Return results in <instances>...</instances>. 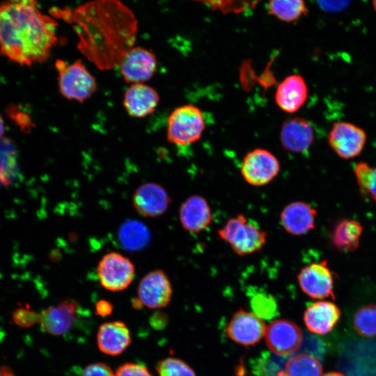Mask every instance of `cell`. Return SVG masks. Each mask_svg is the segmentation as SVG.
I'll return each instance as SVG.
<instances>
[{
    "label": "cell",
    "instance_id": "obj_1",
    "mask_svg": "<svg viewBox=\"0 0 376 376\" xmlns=\"http://www.w3.org/2000/svg\"><path fill=\"white\" fill-rule=\"evenodd\" d=\"M50 13L74 24L79 37L80 51L102 69L118 65L123 55L133 47L136 21L119 1H95L73 12L52 8Z\"/></svg>",
    "mask_w": 376,
    "mask_h": 376
},
{
    "label": "cell",
    "instance_id": "obj_2",
    "mask_svg": "<svg viewBox=\"0 0 376 376\" xmlns=\"http://www.w3.org/2000/svg\"><path fill=\"white\" fill-rule=\"evenodd\" d=\"M56 21L31 0L0 5V53L21 65L45 61L56 45Z\"/></svg>",
    "mask_w": 376,
    "mask_h": 376
},
{
    "label": "cell",
    "instance_id": "obj_3",
    "mask_svg": "<svg viewBox=\"0 0 376 376\" xmlns=\"http://www.w3.org/2000/svg\"><path fill=\"white\" fill-rule=\"evenodd\" d=\"M217 235L240 256L259 251L267 240V232L242 214L230 218L217 230Z\"/></svg>",
    "mask_w": 376,
    "mask_h": 376
},
{
    "label": "cell",
    "instance_id": "obj_4",
    "mask_svg": "<svg viewBox=\"0 0 376 376\" xmlns=\"http://www.w3.org/2000/svg\"><path fill=\"white\" fill-rule=\"evenodd\" d=\"M204 130L205 120L200 109L193 104L183 105L169 117L167 139L175 145H189L197 141Z\"/></svg>",
    "mask_w": 376,
    "mask_h": 376
},
{
    "label": "cell",
    "instance_id": "obj_5",
    "mask_svg": "<svg viewBox=\"0 0 376 376\" xmlns=\"http://www.w3.org/2000/svg\"><path fill=\"white\" fill-rule=\"evenodd\" d=\"M55 67L58 75L59 91L65 98L82 102L96 91L95 79L81 61L68 64L57 60Z\"/></svg>",
    "mask_w": 376,
    "mask_h": 376
},
{
    "label": "cell",
    "instance_id": "obj_6",
    "mask_svg": "<svg viewBox=\"0 0 376 376\" xmlns=\"http://www.w3.org/2000/svg\"><path fill=\"white\" fill-rule=\"evenodd\" d=\"M97 274L100 285L113 292L126 289L132 282L135 267L133 263L118 252H109L100 260Z\"/></svg>",
    "mask_w": 376,
    "mask_h": 376
},
{
    "label": "cell",
    "instance_id": "obj_7",
    "mask_svg": "<svg viewBox=\"0 0 376 376\" xmlns=\"http://www.w3.org/2000/svg\"><path fill=\"white\" fill-rule=\"evenodd\" d=\"M280 169L279 161L273 153L264 148H256L244 157L240 173L248 184L261 187L271 182Z\"/></svg>",
    "mask_w": 376,
    "mask_h": 376
},
{
    "label": "cell",
    "instance_id": "obj_8",
    "mask_svg": "<svg viewBox=\"0 0 376 376\" xmlns=\"http://www.w3.org/2000/svg\"><path fill=\"white\" fill-rule=\"evenodd\" d=\"M366 140V133L362 128L345 121L334 123L328 136L331 148L338 157L345 159L360 155Z\"/></svg>",
    "mask_w": 376,
    "mask_h": 376
},
{
    "label": "cell",
    "instance_id": "obj_9",
    "mask_svg": "<svg viewBox=\"0 0 376 376\" xmlns=\"http://www.w3.org/2000/svg\"><path fill=\"white\" fill-rule=\"evenodd\" d=\"M301 290L313 299L331 297L334 292V273L326 260L315 262L304 267L297 275Z\"/></svg>",
    "mask_w": 376,
    "mask_h": 376
},
{
    "label": "cell",
    "instance_id": "obj_10",
    "mask_svg": "<svg viewBox=\"0 0 376 376\" xmlns=\"http://www.w3.org/2000/svg\"><path fill=\"white\" fill-rule=\"evenodd\" d=\"M265 341L269 349L279 356H289L301 347L303 333L294 322L275 320L267 327Z\"/></svg>",
    "mask_w": 376,
    "mask_h": 376
},
{
    "label": "cell",
    "instance_id": "obj_11",
    "mask_svg": "<svg viewBox=\"0 0 376 376\" xmlns=\"http://www.w3.org/2000/svg\"><path fill=\"white\" fill-rule=\"evenodd\" d=\"M172 285L164 272L155 269L147 273L139 281L138 299L143 306L157 309L166 306L172 297Z\"/></svg>",
    "mask_w": 376,
    "mask_h": 376
},
{
    "label": "cell",
    "instance_id": "obj_12",
    "mask_svg": "<svg viewBox=\"0 0 376 376\" xmlns=\"http://www.w3.org/2000/svg\"><path fill=\"white\" fill-rule=\"evenodd\" d=\"M118 65L125 81L142 84L150 79L156 71L157 59L149 50L133 47L123 55Z\"/></svg>",
    "mask_w": 376,
    "mask_h": 376
},
{
    "label": "cell",
    "instance_id": "obj_13",
    "mask_svg": "<svg viewBox=\"0 0 376 376\" xmlns=\"http://www.w3.org/2000/svg\"><path fill=\"white\" fill-rule=\"evenodd\" d=\"M266 326L253 313L240 309L234 313L226 327L228 337L234 342L251 346L258 343L265 335Z\"/></svg>",
    "mask_w": 376,
    "mask_h": 376
},
{
    "label": "cell",
    "instance_id": "obj_14",
    "mask_svg": "<svg viewBox=\"0 0 376 376\" xmlns=\"http://www.w3.org/2000/svg\"><path fill=\"white\" fill-rule=\"evenodd\" d=\"M171 198L159 184L146 182L139 186L132 196L136 212L146 217H157L168 209Z\"/></svg>",
    "mask_w": 376,
    "mask_h": 376
},
{
    "label": "cell",
    "instance_id": "obj_15",
    "mask_svg": "<svg viewBox=\"0 0 376 376\" xmlns=\"http://www.w3.org/2000/svg\"><path fill=\"white\" fill-rule=\"evenodd\" d=\"M317 210L311 204L295 201L287 204L281 211L280 223L286 233L303 235L315 227Z\"/></svg>",
    "mask_w": 376,
    "mask_h": 376
},
{
    "label": "cell",
    "instance_id": "obj_16",
    "mask_svg": "<svg viewBox=\"0 0 376 376\" xmlns=\"http://www.w3.org/2000/svg\"><path fill=\"white\" fill-rule=\"evenodd\" d=\"M179 219L183 229L190 233L205 230L212 221V210L207 199L198 194L189 196L180 205Z\"/></svg>",
    "mask_w": 376,
    "mask_h": 376
},
{
    "label": "cell",
    "instance_id": "obj_17",
    "mask_svg": "<svg viewBox=\"0 0 376 376\" xmlns=\"http://www.w3.org/2000/svg\"><path fill=\"white\" fill-rule=\"evenodd\" d=\"M78 309V304L71 299L63 300L56 306L46 308L40 313L42 329L53 336L65 334L75 323Z\"/></svg>",
    "mask_w": 376,
    "mask_h": 376
},
{
    "label": "cell",
    "instance_id": "obj_18",
    "mask_svg": "<svg viewBox=\"0 0 376 376\" xmlns=\"http://www.w3.org/2000/svg\"><path fill=\"white\" fill-rule=\"evenodd\" d=\"M314 139L313 127L304 118H290L282 125L280 140L282 146L287 151L303 153L310 148Z\"/></svg>",
    "mask_w": 376,
    "mask_h": 376
},
{
    "label": "cell",
    "instance_id": "obj_19",
    "mask_svg": "<svg viewBox=\"0 0 376 376\" xmlns=\"http://www.w3.org/2000/svg\"><path fill=\"white\" fill-rule=\"evenodd\" d=\"M340 318L339 308L333 302L319 301L309 305L304 315L308 329L313 334L324 335L329 333Z\"/></svg>",
    "mask_w": 376,
    "mask_h": 376
},
{
    "label": "cell",
    "instance_id": "obj_20",
    "mask_svg": "<svg viewBox=\"0 0 376 376\" xmlns=\"http://www.w3.org/2000/svg\"><path fill=\"white\" fill-rule=\"evenodd\" d=\"M307 96L308 88L304 79L299 75H291L278 85L275 100L281 110L292 113L303 106Z\"/></svg>",
    "mask_w": 376,
    "mask_h": 376
},
{
    "label": "cell",
    "instance_id": "obj_21",
    "mask_svg": "<svg viewBox=\"0 0 376 376\" xmlns=\"http://www.w3.org/2000/svg\"><path fill=\"white\" fill-rule=\"evenodd\" d=\"M131 340L130 331L122 321L105 322L98 329L97 347L105 354H120L129 347Z\"/></svg>",
    "mask_w": 376,
    "mask_h": 376
},
{
    "label": "cell",
    "instance_id": "obj_22",
    "mask_svg": "<svg viewBox=\"0 0 376 376\" xmlns=\"http://www.w3.org/2000/svg\"><path fill=\"white\" fill-rule=\"evenodd\" d=\"M159 100V95L153 88L143 84H134L126 91L123 104L130 116L141 118L150 114Z\"/></svg>",
    "mask_w": 376,
    "mask_h": 376
},
{
    "label": "cell",
    "instance_id": "obj_23",
    "mask_svg": "<svg viewBox=\"0 0 376 376\" xmlns=\"http://www.w3.org/2000/svg\"><path fill=\"white\" fill-rule=\"evenodd\" d=\"M362 233L363 227L359 221L352 219H341L332 230V244L342 252L354 251L359 246Z\"/></svg>",
    "mask_w": 376,
    "mask_h": 376
},
{
    "label": "cell",
    "instance_id": "obj_24",
    "mask_svg": "<svg viewBox=\"0 0 376 376\" xmlns=\"http://www.w3.org/2000/svg\"><path fill=\"white\" fill-rule=\"evenodd\" d=\"M119 241L127 250L136 251L143 249L150 240V235L148 228L141 222L129 220L121 225Z\"/></svg>",
    "mask_w": 376,
    "mask_h": 376
},
{
    "label": "cell",
    "instance_id": "obj_25",
    "mask_svg": "<svg viewBox=\"0 0 376 376\" xmlns=\"http://www.w3.org/2000/svg\"><path fill=\"white\" fill-rule=\"evenodd\" d=\"M322 367L320 361L308 354H296L288 359L283 371L277 376H322Z\"/></svg>",
    "mask_w": 376,
    "mask_h": 376
},
{
    "label": "cell",
    "instance_id": "obj_26",
    "mask_svg": "<svg viewBox=\"0 0 376 376\" xmlns=\"http://www.w3.org/2000/svg\"><path fill=\"white\" fill-rule=\"evenodd\" d=\"M268 10L279 19L292 22L306 14L307 8L301 0L271 1L268 3Z\"/></svg>",
    "mask_w": 376,
    "mask_h": 376
},
{
    "label": "cell",
    "instance_id": "obj_27",
    "mask_svg": "<svg viewBox=\"0 0 376 376\" xmlns=\"http://www.w3.org/2000/svg\"><path fill=\"white\" fill-rule=\"evenodd\" d=\"M353 327L356 332L362 336H376V304L361 307L354 315Z\"/></svg>",
    "mask_w": 376,
    "mask_h": 376
},
{
    "label": "cell",
    "instance_id": "obj_28",
    "mask_svg": "<svg viewBox=\"0 0 376 376\" xmlns=\"http://www.w3.org/2000/svg\"><path fill=\"white\" fill-rule=\"evenodd\" d=\"M253 313L260 319L271 320L279 315L276 299L263 291H253L250 297Z\"/></svg>",
    "mask_w": 376,
    "mask_h": 376
},
{
    "label": "cell",
    "instance_id": "obj_29",
    "mask_svg": "<svg viewBox=\"0 0 376 376\" xmlns=\"http://www.w3.org/2000/svg\"><path fill=\"white\" fill-rule=\"evenodd\" d=\"M354 171L360 189L376 202V167L359 162L355 165Z\"/></svg>",
    "mask_w": 376,
    "mask_h": 376
},
{
    "label": "cell",
    "instance_id": "obj_30",
    "mask_svg": "<svg viewBox=\"0 0 376 376\" xmlns=\"http://www.w3.org/2000/svg\"><path fill=\"white\" fill-rule=\"evenodd\" d=\"M156 369L159 376H196L187 363L177 358L169 357L159 361Z\"/></svg>",
    "mask_w": 376,
    "mask_h": 376
},
{
    "label": "cell",
    "instance_id": "obj_31",
    "mask_svg": "<svg viewBox=\"0 0 376 376\" xmlns=\"http://www.w3.org/2000/svg\"><path fill=\"white\" fill-rule=\"evenodd\" d=\"M115 376H152L144 366L126 363L120 366L116 371Z\"/></svg>",
    "mask_w": 376,
    "mask_h": 376
},
{
    "label": "cell",
    "instance_id": "obj_32",
    "mask_svg": "<svg viewBox=\"0 0 376 376\" xmlns=\"http://www.w3.org/2000/svg\"><path fill=\"white\" fill-rule=\"evenodd\" d=\"M13 319L17 324L22 327H30L40 322V313L20 308L14 313Z\"/></svg>",
    "mask_w": 376,
    "mask_h": 376
},
{
    "label": "cell",
    "instance_id": "obj_33",
    "mask_svg": "<svg viewBox=\"0 0 376 376\" xmlns=\"http://www.w3.org/2000/svg\"><path fill=\"white\" fill-rule=\"evenodd\" d=\"M81 376H115V373L106 363L97 362L88 365Z\"/></svg>",
    "mask_w": 376,
    "mask_h": 376
},
{
    "label": "cell",
    "instance_id": "obj_34",
    "mask_svg": "<svg viewBox=\"0 0 376 376\" xmlns=\"http://www.w3.org/2000/svg\"><path fill=\"white\" fill-rule=\"evenodd\" d=\"M95 309L97 315L104 317L111 314L113 306L107 300L100 299L96 303Z\"/></svg>",
    "mask_w": 376,
    "mask_h": 376
},
{
    "label": "cell",
    "instance_id": "obj_35",
    "mask_svg": "<svg viewBox=\"0 0 376 376\" xmlns=\"http://www.w3.org/2000/svg\"><path fill=\"white\" fill-rule=\"evenodd\" d=\"M167 323V318L160 312L154 313L150 319V324L156 329H160L165 327Z\"/></svg>",
    "mask_w": 376,
    "mask_h": 376
},
{
    "label": "cell",
    "instance_id": "obj_36",
    "mask_svg": "<svg viewBox=\"0 0 376 376\" xmlns=\"http://www.w3.org/2000/svg\"><path fill=\"white\" fill-rule=\"evenodd\" d=\"M132 306L136 309H139V308H141V307L143 306V304L138 298H136L132 300Z\"/></svg>",
    "mask_w": 376,
    "mask_h": 376
},
{
    "label": "cell",
    "instance_id": "obj_37",
    "mask_svg": "<svg viewBox=\"0 0 376 376\" xmlns=\"http://www.w3.org/2000/svg\"><path fill=\"white\" fill-rule=\"evenodd\" d=\"M4 133V123L3 120L0 115V139L2 137Z\"/></svg>",
    "mask_w": 376,
    "mask_h": 376
},
{
    "label": "cell",
    "instance_id": "obj_38",
    "mask_svg": "<svg viewBox=\"0 0 376 376\" xmlns=\"http://www.w3.org/2000/svg\"><path fill=\"white\" fill-rule=\"evenodd\" d=\"M322 376H345V375L339 372L332 371V372H329Z\"/></svg>",
    "mask_w": 376,
    "mask_h": 376
},
{
    "label": "cell",
    "instance_id": "obj_39",
    "mask_svg": "<svg viewBox=\"0 0 376 376\" xmlns=\"http://www.w3.org/2000/svg\"><path fill=\"white\" fill-rule=\"evenodd\" d=\"M372 3H373V6L375 10L376 11V0H375V1H373L372 2Z\"/></svg>",
    "mask_w": 376,
    "mask_h": 376
},
{
    "label": "cell",
    "instance_id": "obj_40",
    "mask_svg": "<svg viewBox=\"0 0 376 376\" xmlns=\"http://www.w3.org/2000/svg\"><path fill=\"white\" fill-rule=\"evenodd\" d=\"M0 376H1V372H0Z\"/></svg>",
    "mask_w": 376,
    "mask_h": 376
}]
</instances>
